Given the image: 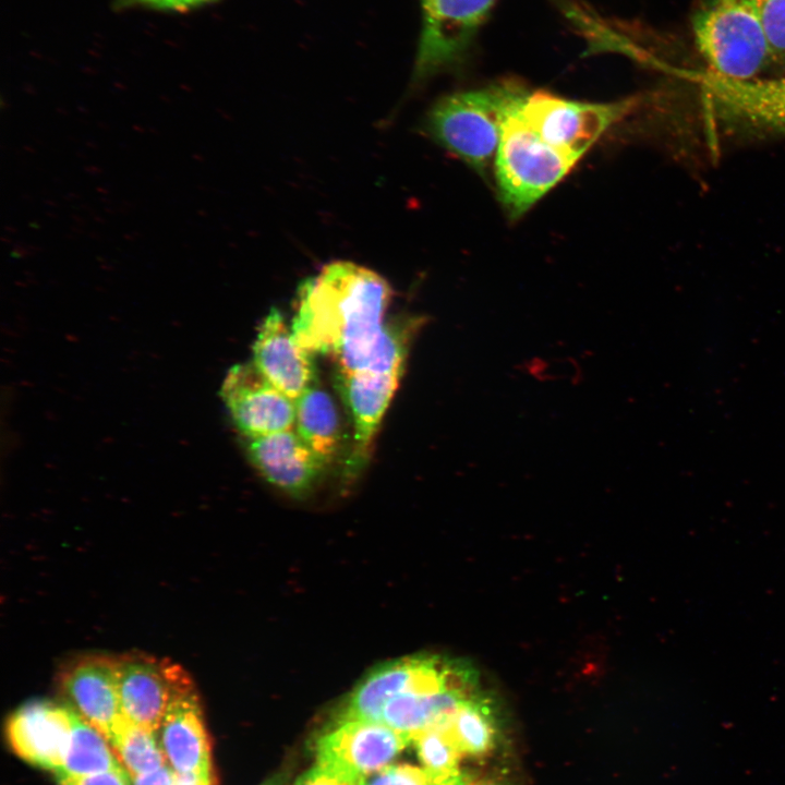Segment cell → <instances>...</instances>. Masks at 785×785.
Wrapping results in <instances>:
<instances>
[{"label": "cell", "mask_w": 785, "mask_h": 785, "mask_svg": "<svg viewBox=\"0 0 785 785\" xmlns=\"http://www.w3.org/2000/svg\"><path fill=\"white\" fill-rule=\"evenodd\" d=\"M249 458L263 478L294 497L305 496L326 463L292 430L247 438Z\"/></svg>", "instance_id": "5bb4252c"}, {"label": "cell", "mask_w": 785, "mask_h": 785, "mask_svg": "<svg viewBox=\"0 0 785 785\" xmlns=\"http://www.w3.org/2000/svg\"><path fill=\"white\" fill-rule=\"evenodd\" d=\"M771 61H785V0H756Z\"/></svg>", "instance_id": "d4e9b609"}, {"label": "cell", "mask_w": 785, "mask_h": 785, "mask_svg": "<svg viewBox=\"0 0 785 785\" xmlns=\"http://www.w3.org/2000/svg\"><path fill=\"white\" fill-rule=\"evenodd\" d=\"M167 763L177 772L212 770L210 744L196 690L178 666L171 698L157 729Z\"/></svg>", "instance_id": "30bf717a"}, {"label": "cell", "mask_w": 785, "mask_h": 785, "mask_svg": "<svg viewBox=\"0 0 785 785\" xmlns=\"http://www.w3.org/2000/svg\"><path fill=\"white\" fill-rule=\"evenodd\" d=\"M448 730L463 754L482 757L492 751L497 729L488 698L480 691L468 698L454 715Z\"/></svg>", "instance_id": "44dd1931"}, {"label": "cell", "mask_w": 785, "mask_h": 785, "mask_svg": "<svg viewBox=\"0 0 785 785\" xmlns=\"http://www.w3.org/2000/svg\"><path fill=\"white\" fill-rule=\"evenodd\" d=\"M108 741L130 775L149 773L168 764L157 733L124 715L113 726Z\"/></svg>", "instance_id": "7402d4cb"}, {"label": "cell", "mask_w": 785, "mask_h": 785, "mask_svg": "<svg viewBox=\"0 0 785 785\" xmlns=\"http://www.w3.org/2000/svg\"><path fill=\"white\" fill-rule=\"evenodd\" d=\"M475 785H490V784H475Z\"/></svg>", "instance_id": "1f68e13d"}, {"label": "cell", "mask_w": 785, "mask_h": 785, "mask_svg": "<svg viewBox=\"0 0 785 785\" xmlns=\"http://www.w3.org/2000/svg\"><path fill=\"white\" fill-rule=\"evenodd\" d=\"M217 0H114L113 8L125 9H150L157 11L186 12Z\"/></svg>", "instance_id": "4316f807"}, {"label": "cell", "mask_w": 785, "mask_h": 785, "mask_svg": "<svg viewBox=\"0 0 785 785\" xmlns=\"http://www.w3.org/2000/svg\"><path fill=\"white\" fill-rule=\"evenodd\" d=\"M170 785H214L213 770L193 772H177L173 770Z\"/></svg>", "instance_id": "f546056e"}, {"label": "cell", "mask_w": 785, "mask_h": 785, "mask_svg": "<svg viewBox=\"0 0 785 785\" xmlns=\"http://www.w3.org/2000/svg\"><path fill=\"white\" fill-rule=\"evenodd\" d=\"M517 81L455 93L427 114V131L447 150L485 176L497 152L504 124L528 96Z\"/></svg>", "instance_id": "7a4b0ae2"}, {"label": "cell", "mask_w": 785, "mask_h": 785, "mask_svg": "<svg viewBox=\"0 0 785 785\" xmlns=\"http://www.w3.org/2000/svg\"><path fill=\"white\" fill-rule=\"evenodd\" d=\"M359 785H467L460 772L436 773L410 764H389L363 777Z\"/></svg>", "instance_id": "cb8c5ba5"}, {"label": "cell", "mask_w": 785, "mask_h": 785, "mask_svg": "<svg viewBox=\"0 0 785 785\" xmlns=\"http://www.w3.org/2000/svg\"><path fill=\"white\" fill-rule=\"evenodd\" d=\"M360 778L329 762L317 760L294 785H359Z\"/></svg>", "instance_id": "484cf974"}, {"label": "cell", "mask_w": 785, "mask_h": 785, "mask_svg": "<svg viewBox=\"0 0 785 785\" xmlns=\"http://www.w3.org/2000/svg\"><path fill=\"white\" fill-rule=\"evenodd\" d=\"M259 785H288V775L285 773H278L271 777H268Z\"/></svg>", "instance_id": "4dcf8cb0"}, {"label": "cell", "mask_w": 785, "mask_h": 785, "mask_svg": "<svg viewBox=\"0 0 785 785\" xmlns=\"http://www.w3.org/2000/svg\"><path fill=\"white\" fill-rule=\"evenodd\" d=\"M520 107L504 124L495 158L498 195L511 218L521 217L578 161L542 140L523 121Z\"/></svg>", "instance_id": "277c9868"}, {"label": "cell", "mask_w": 785, "mask_h": 785, "mask_svg": "<svg viewBox=\"0 0 785 785\" xmlns=\"http://www.w3.org/2000/svg\"><path fill=\"white\" fill-rule=\"evenodd\" d=\"M71 728L68 703L33 700L11 714L7 736L12 750L21 759L56 775L67 753Z\"/></svg>", "instance_id": "8fae6325"}, {"label": "cell", "mask_w": 785, "mask_h": 785, "mask_svg": "<svg viewBox=\"0 0 785 785\" xmlns=\"http://www.w3.org/2000/svg\"><path fill=\"white\" fill-rule=\"evenodd\" d=\"M58 785H132L131 775L124 766L82 776H57Z\"/></svg>", "instance_id": "83f0119b"}, {"label": "cell", "mask_w": 785, "mask_h": 785, "mask_svg": "<svg viewBox=\"0 0 785 785\" xmlns=\"http://www.w3.org/2000/svg\"><path fill=\"white\" fill-rule=\"evenodd\" d=\"M220 395L238 430L255 438L291 430L295 402L276 388L252 363L232 366Z\"/></svg>", "instance_id": "ba28073f"}, {"label": "cell", "mask_w": 785, "mask_h": 785, "mask_svg": "<svg viewBox=\"0 0 785 785\" xmlns=\"http://www.w3.org/2000/svg\"><path fill=\"white\" fill-rule=\"evenodd\" d=\"M294 425L326 464L333 461L340 448L341 427L336 404L326 391L312 387L295 401Z\"/></svg>", "instance_id": "d6986e66"}, {"label": "cell", "mask_w": 785, "mask_h": 785, "mask_svg": "<svg viewBox=\"0 0 785 785\" xmlns=\"http://www.w3.org/2000/svg\"><path fill=\"white\" fill-rule=\"evenodd\" d=\"M717 108L758 125L785 131V76L775 80L738 81L713 71L693 75Z\"/></svg>", "instance_id": "2e32d148"}, {"label": "cell", "mask_w": 785, "mask_h": 785, "mask_svg": "<svg viewBox=\"0 0 785 785\" xmlns=\"http://www.w3.org/2000/svg\"><path fill=\"white\" fill-rule=\"evenodd\" d=\"M253 364L294 402L314 387L312 353L300 346L277 309L269 311L259 327L253 346Z\"/></svg>", "instance_id": "7c38bea8"}, {"label": "cell", "mask_w": 785, "mask_h": 785, "mask_svg": "<svg viewBox=\"0 0 785 785\" xmlns=\"http://www.w3.org/2000/svg\"><path fill=\"white\" fill-rule=\"evenodd\" d=\"M636 105L629 98L614 102H587L538 90L527 96L519 113L546 143L579 160L612 125Z\"/></svg>", "instance_id": "5b68a950"}, {"label": "cell", "mask_w": 785, "mask_h": 785, "mask_svg": "<svg viewBox=\"0 0 785 785\" xmlns=\"http://www.w3.org/2000/svg\"><path fill=\"white\" fill-rule=\"evenodd\" d=\"M401 373L373 370L338 375V385L353 421L355 452L364 457L398 387Z\"/></svg>", "instance_id": "ac0fdd59"}, {"label": "cell", "mask_w": 785, "mask_h": 785, "mask_svg": "<svg viewBox=\"0 0 785 785\" xmlns=\"http://www.w3.org/2000/svg\"><path fill=\"white\" fill-rule=\"evenodd\" d=\"M423 768L436 773H455L463 756L448 726L425 730L412 739Z\"/></svg>", "instance_id": "603a6c76"}, {"label": "cell", "mask_w": 785, "mask_h": 785, "mask_svg": "<svg viewBox=\"0 0 785 785\" xmlns=\"http://www.w3.org/2000/svg\"><path fill=\"white\" fill-rule=\"evenodd\" d=\"M173 776V769L165 764L149 773L131 775L132 785H170Z\"/></svg>", "instance_id": "f1b7e54d"}, {"label": "cell", "mask_w": 785, "mask_h": 785, "mask_svg": "<svg viewBox=\"0 0 785 785\" xmlns=\"http://www.w3.org/2000/svg\"><path fill=\"white\" fill-rule=\"evenodd\" d=\"M391 289L375 271L334 262L302 282L291 329L310 353L334 357L338 375L373 367L389 348L392 326L384 325Z\"/></svg>", "instance_id": "6da1fadb"}, {"label": "cell", "mask_w": 785, "mask_h": 785, "mask_svg": "<svg viewBox=\"0 0 785 785\" xmlns=\"http://www.w3.org/2000/svg\"><path fill=\"white\" fill-rule=\"evenodd\" d=\"M178 666L145 654L118 657V690L123 715L157 732L171 698Z\"/></svg>", "instance_id": "9a60e30c"}, {"label": "cell", "mask_w": 785, "mask_h": 785, "mask_svg": "<svg viewBox=\"0 0 785 785\" xmlns=\"http://www.w3.org/2000/svg\"><path fill=\"white\" fill-rule=\"evenodd\" d=\"M471 672L467 663L440 656H413L384 664L370 673L352 691L337 721L382 723L383 710L394 697L407 691H431L455 684Z\"/></svg>", "instance_id": "8992f818"}, {"label": "cell", "mask_w": 785, "mask_h": 785, "mask_svg": "<svg viewBox=\"0 0 785 785\" xmlns=\"http://www.w3.org/2000/svg\"><path fill=\"white\" fill-rule=\"evenodd\" d=\"M410 742L384 723L339 721L318 738L315 756L362 780L389 765Z\"/></svg>", "instance_id": "9c48e42d"}, {"label": "cell", "mask_w": 785, "mask_h": 785, "mask_svg": "<svg viewBox=\"0 0 785 785\" xmlns=\"http://www.w3.org/2000/svg\"><path fill=\"white\" fill-rule=\"evenodd\" d=\"M69 703L108 740L123 716L118 690V657L87 655L71 663L60 678Z\"/></svg>", "instance_id": "4fadbf2b"}, {"label": "cell", "mask_w": 785, "mask_h": 785, "mask_svg": "<svg viewBox=\"0 0 785 785\" xmlns=\"http://www.w3.org/2000/svg\"><path fill=\"white\" fill-rule=\"evenodd\" d=\"M479 673L431 691H407L390 699L383 710L382 723L407 735L447 727L461 704L479 691Z\"/></svg>", "instance_id": "e0dca14e"}, {"label": "cell", "mask_w": 785, "mask_h": 785, "mask_svg": "<svg viewBox=\"0 0 785 785\" xmlns=\"http://www.w3.org/2000/svg\"><path fill=\"white\" fill-rule=\"evenodd\" d=\"M692 31L712 71L724 77L754 80L771 61L756 0H702Z\"/></svg>", "instance_id": "3957f363"}, {"label": "cell", "mask_w": 785, "mask_h": 785, "mask_svg": "<svg viewBox=\"0 0 785 785\" xmlns=\"http://www.w3.org/2000/svg\"><path fill=\"white\" fill-rule=\"evenodd\" d=\"M496 0H421L422 31L414 78L422 81L461 64Z\"/></svg>", "instance_id": "52a82bcc"}, {"label": "cell", "mask_w": 785, "mask_h": 785, "mask_svg": "<svg viewBox=\"0 0 785 785\" xmlns=\"http://www.w3.org/2000/svg\"><path fill=\"white\" fill-rule=\"evenodd\" d=\"M70 710V740L61 770L55 777L82 776L122 768L107 738L71 705Z\"/></svg>", "instance_id": "ffe728a7"}]
</instances>
